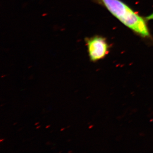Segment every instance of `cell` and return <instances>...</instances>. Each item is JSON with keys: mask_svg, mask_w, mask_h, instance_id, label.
Segmentation results:
<instances>
[{"mask_svg": "<svg viewBox=\"0 0 153 153\" xmlns=\"http://www.w3.org/2000/svg\"><path fill=\"white\" fill-rule=\"evenodd\" d=\"M104 7L127 27L142 38L151 39L147 21L121 0H92Z\"/></svg>", "mask_w": 153, "mask_h": 153, "instance_id": "obj_1", "label": "cell"}, {"mask_svg": "<svg viewBox=\"0 0 153 153\" xmlns=\"http://www.w3.org/2000/svg\"><path fill=\"white\" fill-rule=\"evenodd\" d=\"M88 57L91 62H96L105 58L109 53L110 47L105 38L94 36L85 38Z\"/></svg>", "mask_w": 153, "mask_h": 153, "instance_id": "obj_2", "label": "cell"}, {"mask_svg": "<svg viewBox=\"0 0 153 153\" xmlns=\"http://www.w3.org/2000/svg\"><path fill=\"white\" fill-rule=\"evenodd\" d=\"M145 19L147 21H150V20H153V13L151 15H149L145 17Z\"/></svg>", "mask_w": 153, "mask_h": 153, "instance_id": "obj_3", "label": "cell"}]
</instances>
